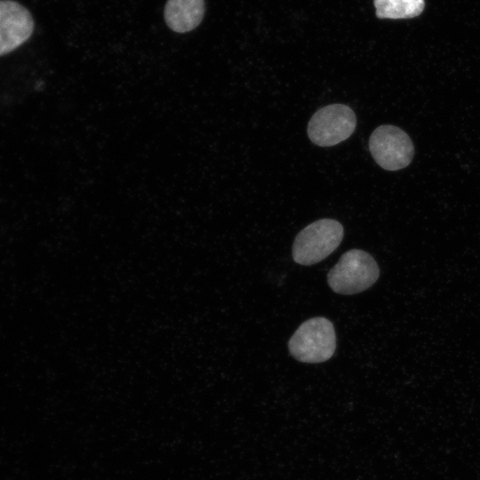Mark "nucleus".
I'll list each match as a JSON object with an SVG mask.
<instances>
[{
  "label": "nucleus",
  "instance_id": "obj_1",
  "mask_svg": "<svg viewBox=\"0 0 480 480\" xmlns=\"http://www.w3.org/2000/svg\"><path fill=\"white\" fill-rule=\"evenodd\" d=\"M377 262L368 252L352 249L344 252L329 271L327 282L339 294H356L370 288L379 278Z\"/></svg>",
  "mask_w": 480,
  "mask_h": 480
},
{
  "label": "nucleus",
  "instance_id": "obj_2",
  "mask_svg": "<svg viewBox=\"0 0 480 480\" xmlns=\"http://www.w3.org/2000/svg\"><path fill=\"white\" fill-rule=\"evenodd\" d=\"M291 355L300 362L317 364L330 359L336 348L333 324L325 317L302 323L288 342Z\"/></svg>",
  "mask_w": 480,
  "mask_h": 480
},
{
  "label": "nucleus",
  "instance_id": "obj_3",
  "mask_svg": "<svg viewBox=\"0 0 480 480\" xmlns=\"http://www.w3.org/2000/svg\"><path fill=\"white\" fill-rule=\"evenodd\" d=\"M344 236L342 225L332 219H321L304 228L296 236L292 258L298 264L309 266L329 256Z\"/></svg>",
  "mask_w": 480,
  "mask_h": 480
},
{
  "label": "nucleus",
  "instance_id": "obj_4",
  "mask_svg": "<svg viewBox=\"0 0 480 480\" xmlns=\"http://www.w3.org/2000/svg\"><path fill=\"white\" fill-rule=\"evenodd\" d=\"M356 126V117L347 105L335 103L318 109L308 124L309 140L320 147H331L349 138Z\"/></svg>",
  "mask_w": 480,
  "mask_h": 480
},
{
  "label": "nucleus",
  "instance_id": "obj_5",
  "mask_svg": "<svg viewBox=\"0 0 480 480\" xmlns=\"http://www.w3.org/2000/svg\"><path fill=\"white\" fill-rule=\"evenodd\" d=\"M369 149L375 162L388 171L405 168L414 155L413 143L408 134L391 124L380 125L372 132Z\"/></svg>",
  "mask_w": 480,
  "mask_h": 480
},
{
  "label": "nucleus",
  "instance_id": "obj_6",
  "mask_svg": "<svg viewBox=\"0 0 480 480\" xmlns=\"http://www.w3.org/2000/svg\"><path fill=\"white\" fill-rule=\"evenodd\" d=\"M34 27L32 15L26 7L13 0H0V56L27 42Z\"/></svg>",
  "mask_w": 480,
  "mask_h": 480
},
{
  "label": "nucleus",
  "instance_id": "obj_7",
  "mask_svg": "<svg viewBox=\"0 0 480 480\" xmlns=\"http://www.w3.org/2000/svg\"><path fill=\"white\" fill-rule=\"evenodd\" d=\"M204 14V0H168L164 7L167 26L178 33L196 28Z\"/></svg>",
  "mask_w": 480,
  "mask_h": 480
},
{
  "label": "nucleus",
  "instance_id": "obj_8",
  "mask_svg": "<svg viewBox=\"0 0 480 480\" xmlns=\"http://www.w3.org/2000/svg\"><path fill=\"white\" fill-rule=\"evenodd\" d=\"M374 6L380 19H407L422 12L424 0H374Z\"/></svg>",
  "mask_w": 480,
  "mask_h": 480
}]
</instances>
